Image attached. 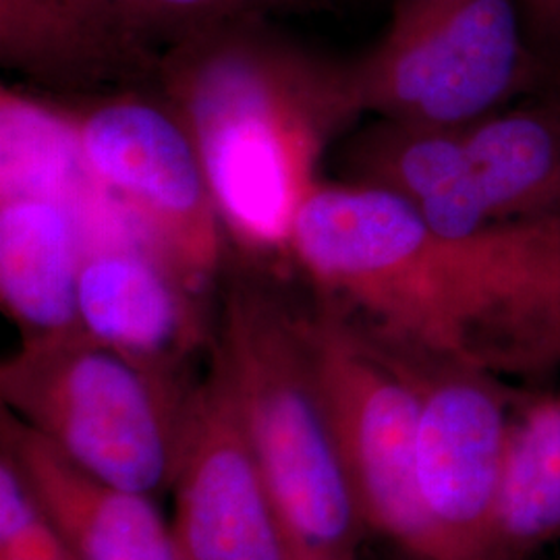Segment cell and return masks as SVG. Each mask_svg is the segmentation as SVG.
<instances>
[{
    "label": "cell",
    "instance_id": "cell-1",
    "mask_svg": "<svg viewBox=\"0 0 560 560\" xmlns=\"http://www.w3.org/2000/svg\"><path fill=\"white\" fill-rule=\"evenodd\" d=\"M154 88L200 152L229 243L258 268L291 260L322 161L365 115L349 59L245 18L166 46Z\"/></svg>",
    "mask_w": 560,
    "mask_h": 560
},
{
    "label": "cell",
    "instance_id": "cell-2",
    "mask_svg": "<svg viewBox=\"0 0 560 560\" xmlns=\"http://www.w3.org/2000/svg\"><path fill=\"white\" fill-rule=\"evenodd\" d=\"M219 370L301 560H361L368 538L303 330V307L258 266L222 289Z\"/></svg>",
    "mask_w": 560,
    "mask_h": 560
},
{
    "label": "cell",
    "instance_id": "cell-3",
    "mask_svg": "<svg viewBox=\"0 0 560 560\" xmlns=\"http://www.w3.org/2000/svg\"><path fill=\"white\" fill-rule=\"evenodd\" d=\"M196 382L148 370L83 330L21 340L0 363L7 411L81 469L154 499L173 488Z\"/></svg>",
    "mask_w": 560,
    "mask_h": 560
},
{
    "label": "cell",
    "instance_id": "cell-4",
    "mask_svg": "<svg viewBox=\"0 0 560 560\" xmlns=\"http://www.w3.org/2000/svg\"><path fill=\"white\" fill-rule=\"evenodd\" d=\"M363 113L465 127L540 83L520 0H390V18L349 59Z\"/></svg>",
    "mask_w": 560,
    "mask_h": 560
},
{
    "label": "cell",
    "instance_id": "cell-5",
    "mask_svg": "<svg viewBox=\"0 0 560 560\" xmlns=\"http://www.w3.org/2000/svg\"><path fill=\"white\" fill-rule=\"evenodd\" d=\"M303 330L368 536L405 560H436L421 506L413 384L335 301L303 307Z\"/></svg>",
    "mask_w": 560,
    "mask_h": 560
},
{
    "label": "cell",
    "instance_id": "cell-6",
    "mask_svg": "<svg viewBox=\"0 0 560 560\" xmlns=\"http://www.w3.org/2000/svg\"><path fill=\"white\" fill-rule=\"evenodd\" d=\"M90 179L125 208L148 245L206 293L226 235L200 152L154 85L83 96L62 113Z\"/></svg>",
    "mask_w": 560,
    "mask_h": 560
},
{
    "label": "cell",
    "instance_id": "cell-7",
    "mask_svg": "<svg viewBox=\"0 0 560 560\" xmlns=\"http://www.w3.org/2000/svg\"><path fill=\"white\" fill-rule=\"evenodd\" d=\"M368 335L418 395V481L436 560H497L502 481L517 409L509 388L453 355L372 330Z\"/></svg>",
    "mask_w": 560,
    "mask_h": 560
},
{
    "label": "cell",
    "instance_id": "cell-8",
    "mask_svg": "<svg viewBox=\"0 0 560 560\" xmlns=\"http://www.w3.org/2000/svg\"><path fill=\"white\" fill-rule=\"evenodd\" d=\"M183 560H301L219 370L191 388L173 480Z\"/></svg>",
    "mask_w": 560,
    "mask_h": 560
},
{
    "label": "cell",
    "instance_id": "cell-9",
    "mask_svg": "<svg viewBox=\"0 0 560 560\" xmlns=\"http://www.w3.org/2000/svg\"><path fill=\"white\" fill-rule=\"evenodd\" d=\"M81 330L159 374L191 381L194 361L210 355L217 318L203 291L154 252L136 245L88 247L78 291Z\"/></svg>",
    "mask_w": 560,
    "mask_h": 560
},
{
    "label": "cell",
    "instance_id": "cell-10",
    "mask_svg": "<svg viewBox=\"0 0 560 560\" xmlns=\"http://www.w3.org/2000/svg\"><path fill=\"white\" fill-rule=\"evenodd\" d=\"M162 52L117 0H0V65L44 90L154 85Z\"/></svg>",
    "mask_w": 560,
    "mask_h": 560
},
{
    "label": "cell",
    "instance_id": "cell-11",
    "mask_svg": "<svg viewBox=\"0 0 560 560\" xmlns=\"http://www.w3.org/2000/svg\"><path fill=\"white\" fill-rule=\"evenodd\" d=\"M0 455L80 560H183L154 497L81 469L11 411H0Z\"/></svg>",
    "mask_w": 560,
    "mask_h": 560
},
{
    "label": "cell",
    "instance_id": "cell-12",
    "mask_svg": "<svg viewBox=\"0 0 560 560\" xmlns=\"http://www.w3.org/2000/svg\"><path fill=\"white\" fill-rule=\"evenodd\" d=\"M339 168L342 180L413 208L442 237L492 224L471 177L463 127L376 117L342 138Z\"/></svg>",
    "mask_w": 560,
    "mask_h": 560
},
{
    "label": "cell",
    "instance_id": "cell-13",
    "mask_svg": "<svg viewBox=\"0 0 560 560\" xmlns=\"http://www.w3.org/2000/svg\"><path fill=\"white\" fill-rule=\"evenodd\" d=\"M85 243L75 210L36 191H2L0 301L21 340L81 330L78 291Z\"/></svg>",
    "mask_w": 560,
    "mask_h": 560
},
{
    "label": "cell",
    "instance_id": "cell-14",
    "mask_svg": "<svg viewBox=\"0 0 560 560\" xmlns=\"http://www.w3.org/2000/svg\"><path fill=\"white\" fill-rule=\"evenodd\" d=\"M471 177L492 222L560 214V104L541 94L463 127Z\"/></svg>",
    "mask_w": 560,
    "mask_h": 560
},
{
    "label": "cell",
    "instance_id": "cell-15",
    "mask_svg": "<svg viewBox=\"0 0 560 560\" xmlns=\"http://www.w3.org/2000/svg\"><path fill=\"white\" fill-rule=\"evenodd\" d=\"M560 540V390L515 409L499 506L497 560H529Z\"/></svg>",
    "mask_w": 560,
    "mask_h": 560
},
{
    "label": "cell",
    "instance_id": "cell-16",
    "mask_svg": "<svg viewBox=\"0 0 560 560\" xmlns=\"http://www.w3.org/2000/svg\"><path fill=\"white\" fill-rule=\"evenodd\" d=\"M141 27L171 46L194 32L245 18L312 15L330 7V0H117Z\"/></svg>",
    "mask_w": 560,
    "mask_h": 560
},
{
    "label": "cell",
    "instance_id": "cell-17",
    "mask_svg": "<svg viewBox=\"0 0 560 560\" xmlns=\"http://www.w3.org/2000/svg\"><path fill=\"white\" fill-rule=\"evenodd\" d=\"M0 560H80L0 455Z\"/></svg>",
    "mask_w": 560,
    "mask_h": 560
},
{
    "label": "cell",
    "instance_id": "cell-18",
    "mask_svg": "<svg viewBox=\"0 0 560 560\" xmlns=\"http://www.w3.org/2000/svg\"><path fill=\"white\" fill-rule=\"evenodd\" d=\"M527 38L546 65L560 55V0H520Z\"/></svg>",
    "mask_w": 560,
    "mask_h": 560
},
{
    "label": "cell",
    "instance_id": "cell-19",
    "mask_svg": "<svg viewBox=\"0 0 560 560\" xmlns=\"http://www.w3.org/2000/svg\"><path fill=\"white\" fill-rule=\"evenodd\" d=\"M540 83L541 94L550 96L552 101L560 104V55L546 65Z\"/></svg>",
    "mask_w": 560,
    "mask_h": 560
},
{
    "label": "cell",
    "instance_id": "cell-20",
    "mask_svg": "<svg viewBox=\"0 0 560 560\" xmlns=\"http://www.w3.org/2000/svg\"><path fill=\"white\" fill-rule=\"evenodd\" d=\"M557 560H560V555H559V557H557Z\"/></svg>",
    "mask_w": 560,
    "mask_h": 560
}]
</instances>
